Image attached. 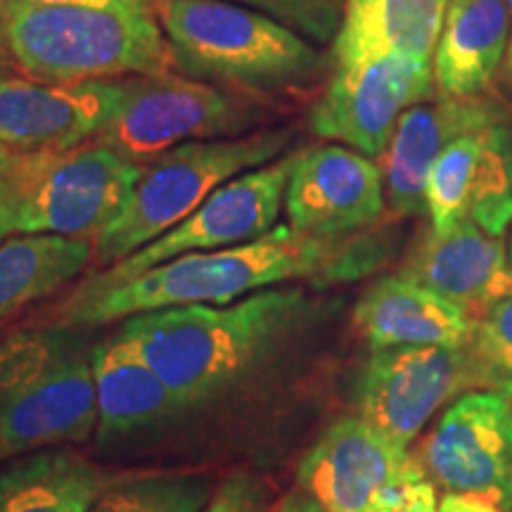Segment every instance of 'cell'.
Here are the masks:
<instances>
[{
    "label": "cell",
    "instance_id": "cell-1",
    "mask_svg": "<svg viewBox=\"0 0 512 512\" xmlns=\"http://www.w3.org/2000/svg\"><path fill=\"white\" fill-rule=\"evenodd\" d=\"M309 316L294 287H268L226 306H174L124 318L117 332L171 394L164 437L247 411L268 392Z\"/></svg>",
    "mask_w": 512,
    "mask_h": 512
},
{
    "label": "cell",
    "instance_id": "cell-2",
    "mask_svg": "<svg viewBox=\"0 0 512 512\" xmlns=\"http://www.w3.org/2000/svg\"><path fill=\"white\" fill-rule=\"evenodd\" d=\"M382 249L370 238L325 240L275 226L252 242L176 256L117 287L74 290L57 306L53 323L93 330L174 306H226L292 280L344 283L373 271L382 261Z\"/></svg>",
    "mask_w": 512,
    "mask_h": 512
},
{
    "label": "cell",
    "instance_id": "cell-3",
    "mask_svg": "<svg viewBox=\"0 0 512 512\" xmlns=\"http://www.w3.org/2000/svg\"><path fill=\"white\" fill-rule=\"evenodd\" d=\"M95 347L91 330L57 323L0 335V465L38 448L93 439Z\"/></svg>",
    "mask_w": 512,
    "mask_h": 512
},
{
    "label": "cell",
    "instance_id": "cell-4",
    "mask_svg": "<svg viewBox=\"0 0 512 512\" xmlns=\"http://www.w3.org/2000/svg\"><path fill=\"white\" fill-rule=\"evenodd\" d=\"M5 41L17 72L50 86L169 74V41L157 15L12 0Z\"/></svg>",
    "mask_w": 512,
    "mask_h": 512
},
{
    "label": "cell",
    "instance_id": "cell-5",
    "mask_svg": "<svg viewBox=\"0 0 512 512\" xmlns=\"http://www.w3.org/2000/svg\"><path fill=\"white\" fill-rule=\"evenodd\" d=\"M159 22L174 69L242 91H283L311 81L320 55L306 38L233 0H162Z\"/></svg>",
    "mask_w": 512,
    "mask_h": 512
},
{
    "label": "cell",
    "instance_id": "cell-6",
    "mask_svg": "<svg viewBox=\"0 0 512 512\" xmlns=\"http://www.w3.org/2000/svg\"><path fill=\"white\" fill-rule=\"evenodd\" d=\"M292 133L261 128L247 136L190 140L143 162L126 207L93 240V261L114 266L162 238L235 176L283 155Z\"/></svg>",
    "mask_w": 512,
    "mask_h": 512
},
{
    "label": "cell",
    "instance_id": "cell-7",
    "mask_svg": "<svg viewBox=\"0 0 512 512\" xmlns=\"http://www.w3.org/2000/svg\"><path fill=\"white\" fill-rule=\"evenodd\" d=\"M299 489L325 512H437V486L408 448L361 418L320 434L297 470Z\"/></svg>",
    "mask_w": 512,
    "mask_h": 512
},
{
    "label": "cell",
    "instance_id": "cell-8",
    "mask_svg": "<svg viewBox=\"0 0 512 512\" xmlns=\"http://www.w3.org/2000/svg\"><path fill=\"white\" fill-rule=\"evenodd\" d=\"M119 86L117 112L95 140L140 164L190 140L245 136L264 121L261 107L174 72L126 76Z\"/></svg>",
    "mask_w": 512,
    "mask_h": 512
},
{
    "label": "cell",
    "instance_id": "cell-9",
    "mask_svg": "<svg viewBox=\"0 0 512 512\" xmlns=\"http://www.w3.org/2000/svg\"><path fill=\"white\" fill-rule=\"evenodd\" d=\"M143 164L100 143L64 152H34L15 235L88 238L121 214Z\"/></svg>",
    "mask_w": 512,
    "mask_h": 512
},
{
    "label": "cell",
    "instance_id": "cell-10",
    "mask_svg": "<svg viewBox=\"0 0 512 512\" xmlns=\"http://www.w3.org/2000/svg\"><path fill=\"white\" fill-rule=\"evenodd\" d=\"M294 157L297 155H287L280 162L235 176L169 233L121 259L119 264L102 268L86 278L76 287V292H100L107 287H117L176 256L214 252V249L242 245V242H252L266 235L275 228L280 209L285 207V190Z\"/></svg>",
    "mask_w": 512,
    "mask_h": 512
},
{
    "label": "cell",
    "instance_id": "cell-11",
    "mask_svg": "<svg viewBox=\"0 0 512 512\" xmlns=\"http://www.w3.org/2000/svg\"><path fill=\"white\" fill-rule=\"evenodd\" d=\"M470 387L465 347L373 349L354 382L356 418L408 448L446 401Z\"/></svg>",
    "mask_w": 512,
    "mask_h": 512
},
{
    "label": "cell",
    "instance_id": "cell-12",
    "mask_svg": "<svg viewBox=\"0 0 512 512\" xmlns=\"http://www.w3.org/2000/svg\"><path fill=\"white\" fill-rule=\"evenodd\" d=\"M446 494L482 498L512 512V406L501 394H460L415 456Z\"/></svg>",
    "mask_w": 512,
    "mask_h": 512
},
{
    "label": "cell",
    "instance_id": "cell-13",
    "mask_svg": "<svg viewBox=\"0 0 512 512\" xmlns=\"http://www.w3.org/2000/svg\"><path fill=\"white\" fill-rule=\"evenodd\" d=\"M432 88V64L411 57L335 64L311 110V128L318 138L339 140L366 157H382L401 114L430 100Z\"/></svg>",
    "mask_w": 512,
    "mask_h": 512
},
{
    "label": "cell",
    "instance_id": "cell-14",
    "mask_svg": "<svg viewBox=\"0 0 512 512\" xmlns=\"http://www.w3.org/2000/svg\"><path fill=\"white\" fill-rule=\"evenodd\" d=\"M427 216L446 233L472 221L503 238L512 226V117L453 140L427 178Z\"/></svg>",
    "mask_w": 512,
    "mask_h": 512
},
{
    "label": "cell",
    "instance_id": "cell-15",
    "mask_svg": "<svg viewBox=\"0 0 512 512\" xmlns=\"http://www.w3.org/2000/svg\"><path fill=\"white\" fill-rule=\"evenodd\" d=\"M287 226L316 238H349L384 216V176L373 159L342 145L294 157L285 190Z\"/></svg>",
    "mask_w": 512,
    "mask_h": 512
},
{
    "label": "cell",
    "instance_id": "cell-16",
    "mask_svg": "<svg viewBox=\"0 0 512 512\" xmlns=\"http://www.w3.org/2000/svg\"><path fill=\"white\" fill-rule=\"evenodd\" d=\"M119 100V79L50 86L0 74V145L10 152L74 150L105 131Z\"/></svg>",
    "mask_w": 512,
    "mask_h": 512
},
{
    "label": "cell",
    "instance_id": "cell-17",
    "mask_svg": "<svg viewBox=\"0 0 512 512\" xmlns=\"http://www.w3.org/2000/svg\"><path fill=\"white\" fill-rule=\"evenodd\" d=\"M510 117L508 105L486 95L439 98L403 112L380 166L389 209L396 216L427 214V178L441 152L465 133Z\"/></svg>",
    "mask_w": 512,
    "mask_h": 512
},
{
    "label": "cell",
    "instance_id": "cell-18",
    "mask_svg": "<svg viewBox=\"0 0 512 512\" xmlns=\"http://www.w3.org/2000/svg\"><path fill=\"white\" fill-rule=\"evenodd\" d=\"M95 444L107 456L121 458L157 444L171 415V394L155 370L145 363L117 330L100 339L93 354Z\"/></svg>",
    "mask_w": 512,
    "mask_h": 512
},
{
    "label": "cell",
    "instance_id": "cell-19",
    "mask_svg": "<svg viewBox=\"0 0 512 512\" xmlns=\"http://www.w3.org/2000/svg\"><path fill=\"white\" fill-rule=\"evenodd\" d=\"M401 275L430 287L477 320L512 294V261L503 238L460 221L446 233L427 230L403 261Z\"/></svg>",
    "mask_w": 512,
    "mask_h": 512
},
{
    "label": "cell",
    "instance_id": "cell-20",
    "mask_svg": "<svg viewBox=\"0 0 512 512\" xmlns=\"http://www.w3.org/2000/svg\"><path fill=\"white\" fill-rule=\"evenodd\" d=\"M354 328L370 349L467 347L475 320L406 275H384L358 297Z\"/></svg>",
    "mask_w": 512,
    "mask_h": 512
},
{
    "label": "cell",
    "instance_id": "cell-21",
    "mask_svg": "<svg viewBox=\"0 0 512 512\" xmlns=\"http://www.w3.org/2000/svg\"><path fill=\"white\" fill-rule=\"evenodd\" d=\"M512 38L505 0H448L434 53L439 98H472L489 91L501 72Z\"/></svg>",
    "mask_w": 512,
    "mask_h": 512
},
{
    "label": "cell",
    "instance_id": "cell-22",
    "mask_svg": "<svg viewBox=\"0 0 512 512\" xmlns=\"http://www.w3.org/2000/svg\"><path fill=\"white\" fill-rule=\"evenodd\" d=\"M448 0H347L335 36V64L401 55L430 62L444 29Z\"/></svg>",
    "mask_w": 512,
    "mask_h": 512
},
{
    "label": "cell",
    "instance_id": "cell-23",
    "mask_svg": "<svg viewBox=\"0 0 512 512\" xmlns=\"http://www.w3.org/2000/svg\"><path fill=\"white\" fill-rule=\"evenodd\" d=\"M114 477L74 446H50L0 465V512H91Z\"/></svg>",
    "mask_w": 512,
    "mask_h": 512
},
{
    "label": "cell",
    "instance_id": "cell-24",
    "mask_svg": "<svg viewBox=\"0 0 512 512\" xmlns=\"http://www.w3.org/2000/svg\"><path fill=\"white\" fill-rule=\"evenodd\" d=\"M91 261L88 238L10 235L0 242V323L64 290Z\"/></svg>",
    "mask_w": 512,
    "mask_h": 512
},
{
    "label": "cell",
    "instance_id": "cell-25",
    "mask_svg": "<svg viewBox=\"0 0 512 512\" xmlns=\"http://www.w3.org/2000/svg\"><path fill=\"white\" fill-rule=\"evenodd\" d=\"M216 486L200 472L117 479L98 496L91 512H202Z\"/></svg>",
    "mask_w": 512,
    "mask_h": 512
},
{
    "label": "cell",
    "instance_id": "cell-26",
    "mask_svg": "<svg viewBox=\"0 0 512 512\" xmlns=\"http://www.w3.org/2000/svg\"><path fill=\"white\" fill-rule=\"evenodd\" d=\"M465 349L472 389L501 394L512 401V294L475 320Z\"/></svg>",
    "mask_w": 512,
    "mask_h": 512
},
{
    "label": "cell",
    "instance_id": "cell-27",
    "mask_svg": "<svg viewBox=\"0 0 512 512\" xmlns=\"http://www.w3.org/2000/svg\"><path fill=\"white\" fill-rule=\"evenodd\" d=\"M247 8L264 12L294 34L306 38L309 43L335 41L344 19L347 0H233Z\"/></svg>",
    "mask_w": 512,
    "mask_h": 512
},
{
    "label": "cell",
    "instance_id": "cell-28",
    "mask_svg": "<svg viewBox=\"0 0 512 512\" xmlns=\"http://www.w3.org/2000/svg\"><path fill=\"white\" fill-rule=\"evenodd\" d=\"M271 486L254 472H235L216 486L214 496L202 512H268Z\"/></svg>",
    "mask_w": 512,
    "mask_h": 512
},
{
    "label": "cell",
    "instance_id": "cell-29",
    "mask_svg": "<svg viewBox=\"0 0 512 512\" xmlns=\"http://www.w3.org/2000/svg\"><path fill=\"white\" fill-rule=\"evenodd\" d=\"M34 164V152H5L0 157V242L17 230V211L27 178Z\"/></svg>",
    "mask_w": 512,
    "mask_h": 512
},
{
    "label": "cell",
    "instance_id": "cell-30",
    "mask_svg": "<svg viewBox=\"0 0 512 512\" xmlns=\"http://www.w3.org/2000/svg\"><path fill=\"white\" fill-rule=\"evenodd\" d=\"M27 3L76 5V8H95V10L147 12V15H157V17H159V8H162V0H27Z\"/></svg>",
    "mask_w": 512,
    "mask_h": 512
},
{
    "label": "cell",
    "instance_id": "cell-31",
    "mask_svg": "<svg viewBox=\"0 0 512 512\" xmlns=\"http://www.w3.org/2000/svg\"><path fill=\"white\" fill-rule=\"evenodd\" d=\"M437 512H505L494 503H486L482 498L446 494L441 498Z\"/></svg>",
    "mask_w": 512,
    "mask_h": 512
},
{
    "label": "cell",
    "instance_id": "cell-32",
    "mask_svg": "<svg viewBox=\"0 0 512 512\" xmlns=\"http://www.w3.org/2000/svg\"><path fill=\"white\" fill-rule=\"evenodd\" d=\"M268 512H325L320 508L318 501L313 496L306 494L304 489H294L290 494L280 498Z\"/></svg>",
    "mask_w": 512,
    "mask_h": 512
},
{
    "label": "cell",
    "instance_id": "cell-33",
    "mask_svg": "<svg viewBox=\"0 0 512 512\" xmlns=\"http://www.w3.org/2000/svg\"><path fill=\"white\" fill-rule=\"evenodd\" d=\"M10 69H15V60H12V53H10V48H8V41H5L3 15H0V74H8Z\"/></svg>",
    "mask_w": 512,
    "mask_h": 512
},
{
    "label": "cell",
    "instance_id": "cell-34",
    "mask_svg": "<svg viewBox=\"0 0 512 512\" xmlns=\"http://www.w3.org/2000/svg\"><path fill=\"white\" fill-rule=\"evenodd\" d=\"M510 8V17H512V0H505ZM505 69H508V79H512V38H510V55H508V64H505Z\"/></svg>",
    "mask_w": 512,
    "mask_h": 512
},
{
    "label": "cell",
    "instance_id": "cell-35",
    "mask_svg": "<svg viewBox=\"0 0 512 512\" xmlns=\"http://www.w3.org/2000/svg\"><path fill=\"white\" fill-rule=\"evenodd\" d=\"M12 3V0H0V12H3L5 8H8V5Z\"/></svg>",
    "mask_w": 512,
    "mask_h": 512
},
{
    "label": "cell",
    "instance_id": "cell-36",
    "mask_svg": "<svg viewBox=\"0 0 512 512\" xmlns=\"http://www.w3.org/2000/svg\"><path fill=\"white\" fill-rule=\"evenodd\" d=\"M5 152H8V150H5V147H3V145H0V157H3V155H5Z\"/></svg>",
    "mask_w": 512,
    "mask_h": 512
},
{
    "label": "cell",
    "instance_id": "cell-37",
    "mask_svg": "<svg viewBox=\"0 0 512 512\" xmlns=\"http://www.w3.org/2000/svg\"><path fill=\"white\" fill-rule=\"evenodd\" d=\"M510 261H512V240H510Z\"/></svg>",
    "mask_w": 512,
    "mask_h": 512
}]
</instances>
